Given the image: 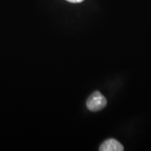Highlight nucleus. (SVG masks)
I'll list each match as a JSON object with an SVG mask.
<instances>
[{
	"mask_svg": "<svg viewBox=\"0 0 151 151\" xmlns=\"http://www.w3.org/2000/svg\"><path fill=\"white\" fill-rule=\"evenodd\" d=\"M106 104V99L99 92H94L93 94H91L86 103L88 109L93 112L102 110Z\"/></svg>",
	"mask_w": 151,
	"mask_h": 151,
	"instance_id": "f257e3e1",
	"label": "nucleus"
},
{
	"mask_svg": "<svg viewBox=\"0 0 151 151\" xmlns=\"http://www.w3.org/2000/svg\"><path fill=\"white\" fill-rule=\"evenodd\" d=\"M101 151H122L124 147L119 141L116 139H109L105 141L99 148Z\"/></svg>",
	"mask_w": 151,
	"mask_h": 151,
	"instance_id": "f03ea898",
	"label": "nucleus"
},
{
	"mask_svg": "<svg viewBox=\"0 0 151 151\" xmlns=\"http://www.w3.org/2000/svg\"><path fill=\"white\" fill-rule=\"evenodd\" d=\"M66 1L71 3H81L82 2V1H83L84 0H66Z\"/></svg>",
	"mask_w": 151,
	"mask_h": 151,
	"instance_id": "7ed1b4c3",
	"label": "nucleus"
}]
</instances>
